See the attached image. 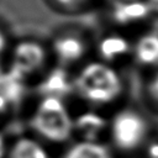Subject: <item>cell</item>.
I'll return each instance as SVG.
<instances>
[{"label": "cell", "instance_id": "obj_1", "mask_svg": "<svg viewBox=\"0 0 158 158\" xmlns=\"http://www.w3.org/2000/svg\"><path fill=\"white\" fill-rule=\"evenodd\" d=\"M123 84L120 73L104 60L89 62L74 77V91L94 105L114 102L122 93Z\"/></svg>", "mask_w": 158, "mask_h": 158}, {"label": "cell", "instance_id": "obj_2", "mask_svg": "<svg viewBox=\"0 0 158 158\" xmlns=\"http://www.w3.org/2000/svg\"><path fill=\"white\" fill-rule=\"evenodd\" d=\"M31 125L37 133L53 142L68 139L74 131V120L64 100L52 96H42L38 101Z\"/></svg>", "mask_w": 158, "mask_h": 158}, {"label": "cell", "instance_id": "obj_3", "mask_svg": "<svg viewBox=\"0 0 158 158\" xmlns=\"http://www.w3.org/2000/svg\"><path fill=\"white\" fill-rule=\"evenodd\" d=\"M111 135L122 149L138 147L147 135V123L141 114L131 109L118 111L111 121Z\"/></svg>", "mask_w": 158, "mask_h": 158}, {"label": "cell", "instance_id": "obj_4", "mask_svg": "<svg viewBox=\"0 0 158 158\" xmlns=\"http://www.w3.org/2000/svg\"><path fill=\"white\" fill-rule=\"evenodd\" d=\"M47 60L46 48L35 40H23L15 44L11 52L10 69L26 80L43 68Z\"/></svg>", "mask_w": 158, "mask_h": 158}, {"label": "cell", "instance_id": "obj_5", "mask_svg": "<svg viewBox=\"0 0 158 158\" xmlns=\"http://www.w3.org/2000/svg\"><path fill=\"white\" fill-rule=\"evenodd\" d=\"M53 53L62 64H73L79 62L86 53L84 40L73 33L59 35L53 41Z\"/></svg>", "mask_w": 158, "mask_h": 158}, {"label": "cell", "instance_id": "obj_6", "mask_svg": "<svg viewBox=\"0 0 158 158\" xmlns=\"http://www.w3.org/2000/svg\"><path fill=\"white\" fill-rule=\"evenodd\" d=\"M40 90L43 96L63 99L70 91H74V78L72 79L68 72L63 68L52 69L41 81Z\"/></svg>", "mask_w": 158, "mask_h": 158}, {"label": "cell", "instance_id": "obj_7", "mask_svg": "<svg viewBox=\"0 0 158 158\" xmlns=\"http://www.w3.org/2000/svg\"><path fill=\"white\" fill-rule=\"evenodd\" d=\"M146 0H117L112 7V16L117 23L132 25L142 22L149 16Z\"/></svg>", "mask_w": 158, "mask_h": 158}, {"label": "cell", "instance_id": "obj_8", "mask_svg": "<svg viewBox=\"0 0 158 158\" xmlns=\"http://www.w3.org/2000/svg\"><path fill=\"white\" fill-rule=\"evenodd\" d=\"M25 94V79L19 77L11 69L2 72L0 69V96L6 99L12 106L19 104Z\"/></svg>", "mask_w": 158, "mask_h": 158}, {"label": "cell", "instance_id": "obj_9", "mask_svg": "<svg viewBox=\"0 0 158 158\" xmlns=\"http://www.w3.org/2000/svg\"><path fill=\"white\" fill-rule=\"evenodd\" d=\"M130 49V42L120 35H109L99 43V54L101 59L107 63L125 57Z\"/></svg>", "mask_w": 158, "mask_h": 158}, {"label": "cell", "instance_id": "obj_10", "mask_svg": "<svg viewBox=\"0 0 158 158\" xmlns=\"http://www.w3.org/2000/svg\"><path fill=\"white\" fill-rule=\"evenodd\" d=\"M105 127V118L94 111L83 112L74 120V130L88 141H95V138L104 131Z\"/></svg>", "mask_w": 158, "mask_h": 158}, {"label": "cell", "instance_id": "obj_11", "mask_svg": "<svg viewBox=\"0 0 158 158\" xmlns=\"http://www.w3.org/2000/svg\"><path fill=\"white\" fill-rule=\"evenodd\" d=\"M137 60L146 65L158 64V32L142 35L133 47Z\"/></svg>", "mask_w": 158, "mask_h": 158}, {"label": "cell", "instance_id": "obj_12", "mask_svg": "<svg viewBox=\"0 0 158 158\" xmlns=\"http://www.w3.org/2000/svg\"><path fill=\"white\" fill-rule=\"evenodd\" d=\"M64 158H111V156L101 143L84 139L73 144Z\"/></svg>", "mask_w": 158, "mask_h": 158}, {"label": "cell", "instance_id": "obj_13", "mask_svg": "<svg viewBox=\"0 0 158 158\" xmlns=\"http://www.w3.org/2000/svg\"><path fill=\"white\" fill-rule=\"evenodd\" d=\"M11 158H49L47 151L37 141L23 137L15 142Z\"/></svg>", "mask_w": 158, "mask_h": 158}, {"label": "cell", "instance_id": "obj_14", "mask_svg": "<svg viewBox=\"0 0 158 158\" xmlns=\"http://www.w3.org/2000/svg\"><path fill=\"white\" fill-rule=\"evenodd\" d=\"M149 93L152 94L153 98L158 100V72L152 77L151 84H149Z\"/></svg>", "mask_w": 158, "mask_h": 158}, {"label": "cell", "instance_id": "obj_15", "mask_svg": "<svg viewBox=\"0 0 158 158\" xmlns=\"http://www.w3.org/2000/svg\"><path fill=\"white\" fill-rule=\"evenodd\" d=\"M6 48H7V38L4 33V31L0 28V62L2 60V58L6 53Z\"/></svg>", "mask_w": 158, "mask_h": 158}, {"label": "cell", "instance_id": "obj_16", "mask_svg": "<svg viewBox=\"0 0 158 158\" xmlns=\"http://www.w3.org/2000/svg\"><path fill=\"white\" fill-rule=\"evenodd\" d=\"M146 1L149 9V14L158 20V0H146Z\"/></svg>", "mask_w": 158, "mask_h": 158}, {"label": "cell", "instance_id": "obj_17", "mask_svg": "<svg viewBox=\"0 0 158 158\" xmlns=\"http://www.w3.org/2000/svg\"><path fill=\"white\" fill-rule=\"evenodd\" d=\"M58 4L67 6V7H73V6H78L80 4H83L85 0H56Z\"/></svg>", "mask_w": 158, "mask_h": 158}, {"label": "cell", "instance_id": "obj_18", "mask_svg": "<svg viewBox=\"0 0 158 158\" xmlns=\"http://www.w3.org/2000/svg\"><path fill=\"white\" fill-rule=\"evenodd\" d=\"M148 154H149V158H158V142H154L151 144L148 149Z\"/></svg>", "mask_w": 158, "mask_h": 158}, {"label": "cell", "instance_id": "obj_19", "mask_svg": "<svg viewBox=\"0 0 158 158\" xmlns=\"http://www.w3.org/2000/svg\"><path fill=\"white\" fill-rule=\"evenodd\" d=\"M4 152H5V141H4L2 135L0 133V158H2Z\"/></svg>", "mask_w": 158, "mask_h": 158}]
</instances>
